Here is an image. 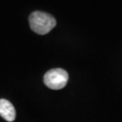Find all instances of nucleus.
<instances>
[{"label": "nucleus", "mask_w": 122, "mask_h": 122, "mask_svg": "<svg viewBox=\"0 0 122 122\" xmlns=\"http://www.w3.org/2000/svg\"><path fill=\"white\" fill-rule=\"evenodd\" d=\"M0 116L6 121L12 122L15 118V110L13 104L7 100H0Z\"/></svg>", "instance_id": "7ed1b4c3"}, {"label": "nucleus", "mask_w": 122, "mask_h": 122, "mask_svg": "<svg viewBox=\"0 0 122 122\" xmlns=\"http://www.w3.org/2000/svg\"><path fill=\"white\" fill-rule=\"evenodd\" d=\"M31 29L38 35H46L56 25V21L53 16L44 12L35 11L29 16Z\"/></svg>", "instance_id": "f257e3e1"}, {"label": "nucleus", "mask_w": 122, "mask_h": 122, "mask_svg": "<svg viewBox=\"0 0 122 122\" xmlns=\"http://www.w3.org/2000/svg\"><path fill=\"white\" fill-rule=\"evenodd\" d=\"M69 75L63 69H52L44 74V84L52 90H61L68 82Z\"/></svg>", "instance_id": "f03ea898"}]
</instances>
